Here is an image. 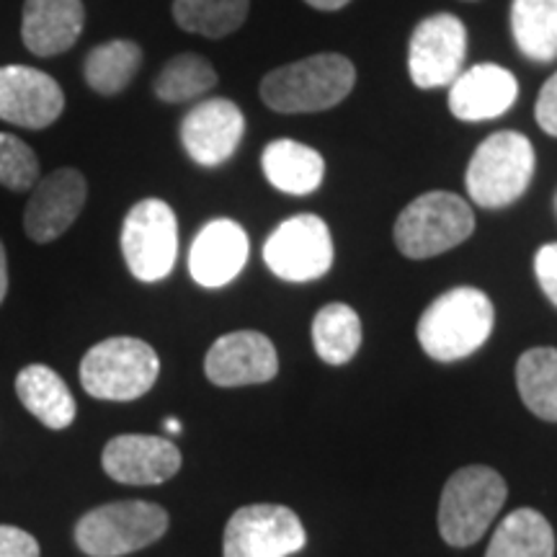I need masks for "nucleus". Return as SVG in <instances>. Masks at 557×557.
I'll return each mask as SVG.
<instances>
[{
    "instance_id": "a878e982",
    "label": "nucleus",
    "mask_w": 557,
    "mask_h": 557,
    "mask_svg": "<svg viewBox=\"0 0 557 557\" xmlns=\"http://www.w3.org/2000/svg\"><path fill=\"white\" fill-rule=\"evenodd\" d=\"M312 344L325 364L341 367L357 357L361 346V318L344 302H331L312 320Z\"/></svg>"
},
{
    "instance_id": "39448f33",
    "label": "nucleus",
    "mask_w": 557,
    "mask_h": 557,
    "mask_svg": "<svg viewBox=\"0 0 557 557\" xmlns=\"http://www.w3.org/2000/svg\"><path fill=\"white\" fill-rule=\"evenodd\" d=\"M169 532V511L150 500H116L83 513L75 545L88 557H122L150 547Z\"/></svg>"
},
{
    "instance_id": "412c9836",
    "label": "nucleus",
    "mask_w": 557,
    "mask_h": 557,
    "mask_svg": "<svg viewBox=\"0 0 557 557\" xmlns=\"http://www.w3.org/2000/svg\"><path fill=\"white\" fill-rule=\"evenodd\" d=\"M16 395L29 413L47 429L62 431L75 421V398L65 380L47 364H29L16 374Z\"/></svg>"
},
{
    "instance_id": "dca6fc26",
    "label": "nucleus",
    "mask_w": 557,
    "mask_h": 557,
    "mask_svg": "<svg viewBox=\"0 0 557 557\" xmlns=\"http://www.w3.org/2000/svg\"><path fill=\"white\" fill-rule=\"evenodd\" d=\"M101 465L122 485H160L181 470V449L165 436L122 434L103 447Z\"/></svg>"
},
{
    "instance_id": "1a4fd4ad",
    "label": "nucleus",
    "mask_w": 557,
    "mask_h": 557,
    "mask_svg": "<svg viewBox=\"0 0 557 557\" xmlns=\"http://www.w3.org/2000/svg\"><path fill=\"white\" fill-rule=\"evenodd\" d=\"M263 261L282 282L302 284L329 274L333 267V238L318 214H295L284 220L263 246Z\"/></svg>"
},
{
    "instance_id": "f3484780",
    "label": "nucleus",
    "mask_w": 557,
    "mask_h": 557,
    "mask_svg": "<svg viewBox=\"0 0 557 557\" xmlns=\"http://www.w3.org/2000/svg\"><path fill=\"white\" fill-rule=\"evenodd\" d=\"M248 233L233 220H212L199 230L189 250V274L199 287L220 289L240 274L248 261Z\"/></svg>"
},
{
    "instance_id": "473e14b6",
    "label": "nucleus",
    "mask_w": 557,
    "mask_h": 557,
    "mask_svg": "<svg viewBox=\"0 0 557 557\" xmlns=\"http://www.w3.org/2000/svg\"><path fill=\"white\" fill-rule=\"evenodd\" d=\"M5 295H9V261H5V246L0 240V305H3Z\"/></svg>"
},
{
    "instance_id": "bb28decb",
    "label": "nucleus",
    "mask_w": 557,
    "mask_h": 557,
    "mask_svg": "<svg viewBox=\"0 0 557 557\" xmlns=\"http://www.w3.org/2000/svg\"><path fill=\"white\" fill-rule=\"evenodd\" d=\"M250 0H173V18L184 32L222 39L246 24Z\"/></svg>"
},
{
    "instance_id": "cd10ccee",
    "label": "nucleus",
    "mask_w": 557,
    "mask_h": 557,
    "mask_svg": "<svg viewBox=\"0 0 557 557\" xmlns=\"http://www.w3.org/2000/svg\"><path fill=\"white\" fill-rule=\"evenodd\" d=\"M218 86V70L201 54L186 52L165 62L156 78V96L165 103H186L207 96Z\"/></svg>"
},
{
    "instance_id": "6e6552de",
    "label": "nucleus",
    "mask_w": 557,
    "mask_h": 557,
    "mask_svg": "<svg viewBox=\"0 0 557 557\" xmlns=\"http://www.w3.org/2000/svg\"><path fill=\"white\" fill-rule=\"evenodd\" d=\"M122 253L139 282L152 284L176 267L178 222L163 199H143L129 209L122 225Z\"/></svg>"
},
{
    "instance_id": "f8f14e48",
    "label": "nucleus",
    "mask_w": 557,
    "mask_h": 557,
    "mask_svg": "<svg viewBox=\"0 0 557 557\" xmlns=\"http://www.w3.org/2000/svg\"><path fill=\"white\" fill-rule=\"evenodd\" d=\"M65 111V94L52 75L29 65L0 67V122L47 129Z\"/></svg>"
},
{
    "instance_id": "4be33fe9",
    "label": "nucleus",
    "mask_w": 557,
    "mask_h": 557,
    "mask_svg": "<svg viewBox=\"0 0 557 557\" xmlns=\"http://www.w3.org/2000/svg\"><path fill=\"white\" fill-rule=\"evenodd\" d=\"M485 557H555V532L534 508H517L500 521Z\"/></svg>"
},
{
    "instance_id": "9b49d317",
    "label": "nucleus",
    "mask_w": 557,
    "mask_h": 557,
    "mask_svg": "<svg viewBox=\"0 0 557 557\" xmlns=\"http://www.w3.org/2000/svg\"><path fill=\"white\" fill-rule=\"evenodd\" d=\"M468 52V29L455 13H434L413 29L408 45V73L413 86L431 90L451 86Z\"/></svg>"
},
{
    "instance_id": "5701e85b",
    "label": "nucleus",
    "mask_w": 557,
    "mask_h": 557,
    "mask_svg": "<svg viewBox=\"0 0 557 557\" xmlns=\"http://www.w3.org/2000/svg\"><path fill=\"white\" fill-rule=\"evenodd\" d=\"M511 32L529 60H557V0H513Z\"/></svg>"
},
{
    "instance_id": "72a5a7b5",
    "label": "nucleus",
    "mask_w": 557,
    "mask_h": 557,
    "mask_svg": "<svg viewBox=\"0 0 557 557\" xmlns=\"http://www.w3.org/2000/svg\"><path fill=\"white\" fill-rule=\"evenodd\" d=\"M305 3L312 5V9H318V11H338V9H344V5L351 3V0H305Z\"/></svg>"
},
{
    "instance_id": "2eb2a0df",
    "label": "nucleus",
    "mask_w": 557,
    "mask_h": 557,
    "mask_svg": "<svg viewBox=\"0 0 557 557\" xmlns=\"http://www.w3.org/2000/svg\"><path fill=\"white\" fill-rule=\"evenodd\" d=\"M278 372L276 348L259 331H235L218 338L205 357V374L218 387L271 382Z\"/></svg>"
},
{
    "instance_id": "4468645a",
    "label": "nucleus",
    "mask_w": 557,
    "mask_h": 557,
    "mask_svg": "<svg viewBox=\"0 0 557 557\" xmlns=\"http://www.w3.org/2000/svg\"><path fill=\"white\" fill-rule=\"evenodd\" d=\"M86 176L75 169H58L37 181L24 212V230L34 243L62 238L86 207Z\"/></svg>"
},
{
    "instance_id": "f257e3e1",
    "label": "nucleus",
    "mask_w": 557,
    "mask_h": 557,
    "mask_svg": "<svg viewBox=\"0 0 557 557\" xmlns=\"http://www.w3.org/2000/svg\"><path fill=\"white\" fill-rule=\"evenodd\" d=\"M354 83V62L344 54L323 52L271 70L261 81V99L278 114H315L338 107Z\"/></svg>"
},
{
    "instance_id": "f704fd0d",
    "label": "nucleus",
    "mask_w": 557,
    "mask_h": 557,
    "mask_svg": "<svg viewBox=\"0 0 557 557\" xmlns=\"http://www.w3.org/2000/svg\"><path fill=\"white\" fill-rule=\"evenodd\" d=\"M163 429L169 431V434H181V423L176 421V418H165Z\"/></svg>"
},
{
    "instance_id": "c85d7f7f",
    "label": "nucleus",
    "mask_w": 557,
    "mask_h": 557,
    "mask_svg": "<svg viewBox=\"0 0 557 557\" xmlns=\"http://www.w3.org/2000/svg\"><path fill=\"white\" fill-rule=\"evenodd\" d=\"M39 181V160L24 139L0 132V186L29 191Z\"/></svg>"
},
{
    "instance_id": "ddd939ff",
    "label": "nucleus",
    "mask_w": 557,
    "mask_h": 557,
    "mask_svg": "<svg viewBox=\"0 0 557 557\" xmlns=\"http://www.w3.org/2000/svg\"><path fill=\"white\" fill-rule=\"evenodd\" d=\"M246 135V116L230 99H207L181 122V145L186 156L205 169H218L235 156Z\"/></svg>"
},
{
    "instance_id": "0eeeda50",
    "label": "nucleus",
    "mask_w": 557,
    "mask_h": 557,
    "mask_svg": "<svg viewBox=\"0 0 557 557\" xmlns=\"http://www.w3.org/2000/svg\"><path fill=\"white\" fill-rule=\"evenodd\" d=\"M534 176V148L519 132H496L485 137L472 152L468 194L485 209H504L521 199Z\"/></svg>"
},
{
    "instance_id": "9d476101",
    "label": "nucleus",
    "mask_w": 557,
    "mask_h": 557,
    "mask_svg": "<svg viewBox=\"0 0 557 557\" xmlns=\"http://www.w3.org/2000/svg\"><path fill=\"white\" fill-rule=\"evenodd\" d=\"M308 542L302 521L278 504L243 506L233 513L222 537L225 557H289Z\"/></svg>"
},
{
    "instance_id": "6ab92c4d",
    "label": "nucleus",
    "mask_w": 557,
    "mask_h": 557,
    "mask_svg": "<svg viewBox=\"0 0 557 557\" xmlns=\"http://www.w3.org/2000/svg\"><path fill=\"white\" fill-rule=\"evenodd\" d=\"M86 26L83 0H26L21 18V39L37 58L67 52Z\"/></svg>"
},
{
    "instance_id": "f03ea898",
    "label": "nucleus",
    "mask_w": 557,
    "mask_h": 557,
    "mask_svg": "<svg viewBox=\"0 0 557 557\" xmlns=\"http://www.w3.org/2000/svg\"><path fill=\"white\" fill-rule=\"evenodd\" d=\"M496 310L491 297L475 287H455L438 295L418 320V344L431 359L459 361L491 338Z\"/></svg>"
},
{
    "instance_id": "c9c22d12",
    "label": "nucleus",
    "mask_w": 557,
    "mask_h": 557,
    "mask_svg": "<svg viewBox=\"0 0 557 557\" xmlns=\"http://www.w3.org/2000/svg\"><path fill=\"white\" fill-rule=\"evenodd\" d=\"M555 205H557V199H555Z\"/></svg>"
},
{
    "instance_id": "aec40b11",
    "label": "nucleus",
    "mask_w": 557,
    "mask_h": 557,
    "mask_svg": "<svg viewBox=\"0 0 557 557\" xmlns=\"http://www.w3.org/2000/svg\"><path fill=\"white\" fill-rule=\"evenodd\" d=\"M261 169L274 189L292 197H308L323 184L325 160L315 148L297 139H274L263 150Z\"/></svg>"
},
{
    "instance_id": "2f4dec72",
    "label": "nucleus",
    "mask_w": 557,
    "mask_h": 557,
    "mask_svg": "<svg viewBox=\"0 0 557 557\" xmlns=\"http://www.w3.org/2000/svg\"><path fill=\"white\" fill-rule=\"evenodd\" d=\"M534 116H537L542 132H547L549 137H557V73L542 86Z\"/></svg>"
},
{
    "instance_id": "a211bd4d",
    "label": "nucleus",
    "mask_w": 557,
    "mask_h": 557,
    "mask_svg": "<svg viewBox=\"0 0 557 557\" xmlns=\"http://www.w3.org/2000/svg\"><path fill=\"white\" fill-rule=\"evenodd\" d=\"M519 83L511 70L493 65L470 67L449 86V111L459 122H487L517 103Z\"/></svg>"
},
{
    "instance_id": "20e7f679",
    "label": "nucleus",
    "mask_w": 557,
    "mask_h": 557,
    "mask_svg": "<svg viewBox=\"0 0 557 557\" xmlns=\"http://www.w3.org/2000/svg\"><path fill=\"white\" fill-rule=\"evenodd\" d=\"M156 348L132 336H114L96 344L81 361V385L90 398L127 403L143 398L158 382Z\"/></svg>"
},
{
    "instance_id": "7ed1b4c3",
    "label": "nucleus",
    "mask_w": 557,
    "mask_h": 557,
    "mask_svg": "<svg viewBox=\"0 0 557 557\" xmlns=\"http://www.w3.org/2000/svg\"><path fill=\"white\" fill-rule=\"evenodd\" d=\"M508 487L500 472L485 465L457 470L438 500V532L451 547H470L491 529L506 504Z\"/></svg>"
},
{
    "instance_id": "b1692460",
    "label": "nucleus",
    "mask_w": 557,
    "mask_h": 557,
    "mask_svg": "<svg viewBox=\"0 0 557 557\" xmlns=\"http://www.w3.org/2000/svg\"><path fill=\"white\" fill-rule=\"evenodd\" d=\"M517 387L524 406L542 421L557 423V348H529L517 361Z\"/></svg>"
},
{
    "instance_id": "7c9ffc66",
    "label": "nucleus",
    "mask_w": 557,
    "mask_h": 557,
    "mask_svg": "<svg viewBox=\"0 0 557 557\" xmlns=\"http://www.w3.org/2000/svg\"><path fill=\"white\" fill-rule=\"evenodd\" d=\"M0 557H39V542L24 529L0 524Z\"/></svg>"
},
{
    "instance_id": "c756f323",
    "label": "nucleus",
    "mask_w": 557,
    "mask_h": 557,
    "mask_svg": "<svg viewBox=\"0 0 557 557\" xmlns=\"http://www.w3.org/2000/svg\"><path fill=\"white\" fill-rule=\"evenodd\" d=\"M534 274L542 292H545L549 302L557 308V243H547L534 256Z\"/></svg>"
},
{
    "instance_id": "393cba45",
    "label": "nucleus",
    "mask_w": 557,
    "mask_h": 557,
    "mask_svg": "<svg viewBox=\"0 0 557 557\" xmlns=\"http://www.w3.org/2000/svg\"><path fill=\"white\" fill-rule=\"evenodd\" d=\"M143 67V50L132 39H111L94 47L83 62V75L96 94L116 96L135 81Z\"/></svg>"
},
{
    "instance_id": "423d86ee",
    "label": "nucleus",
    "mask_w": 557,
    "mask_h": 557,
    "mask_svg": "<svg viewBox=\"0 0 557 557\" xmlns=\"http://www.w3.org/2000/svg\"><path fill=\"white\" fill-rule=\"evenodd\" d=\"M475 230V214L462 197L449 191H429L410 201L395 220V246L408 259L423 261L457 248Z\"/></svg>"
}]
</instances>
